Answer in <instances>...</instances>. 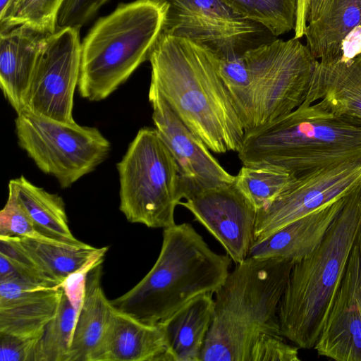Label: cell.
<instances>
[{
  "instance_id": "cell-34",
  "label": "cell",
  "mask_w": 361,
  "mask_h": 361,
  "mask_svg": "<svg viewBox=\"0 0 361 361\" xmlns=\"http://www.w3.org/2000/svg\"><path fill=\"white\" fill-rule=\"evenodd\" d=\"M104 256L97 257L69 275L60 285L71 304L79 312L86 290L87 277L94 267L103 262Z\"/></svg>"
},
{
  "instance_id": "cell-25",
  "label": "cell",
  "mask_w": 361,
  "mask_h": 361,
  "mask_svg": "<svg viewBox=\"0 0 361 361\" xmlns=\"http://www.w3.org/2000/svg\"><path fill=\"white\" fill-rule=\"evenodd\" d=\"M63 289L51 290L37 298L0 307V332L39 338L57 312Z\"/></svg>"
},
{
  "instance_id": "cell-26",
  "label": "cell",
  "mask_w": 361,
  "mask_h": 361,
  "mask_svg": "<svg viewBox=\"0 0 361 361\" xmlns=\"http://www.w3.org/2000/svg\"><path fill=\"white\" fill-rule=\"evenodd\" d=\"M294 174L270 165H243L234 184L257 211L267 206L295 180Z\"/></svg>"
},
{
  "instance_id": "cell-31",
  "label": "cell",
  "mask_w": 361,
  "mask_h": 361,
  "mask_svg": "<svg viewBox=\"0 0 361 361\" xmlns=\"http://www.w3.org/2000/svg\"><path fill=\"white\" fill-rule=\"evenodd\" d=\"M281 335L262 334L254 343L250 361H299L298 347L288 344Z\"/></svg>"
},
{
  "instance_id": "cell-19",
  "label": "cell",
  "mask_w": 361,
  "mask_h": 361,
  "mask_svg": "<svg viewBox=\"0 0 361 361\" xmlns=\"http://www.w3.org/2000/svg\"><path fill=\"white\" fill-rule=\"evenodd\" d=\"M348 195L284 226L264 238L255 240L247 257L298 261L307 256L319 245Z\"/></svg>"
},
{
  "instance_id": "cell-9",
  "label": "cell",
  "mask_w": 361,
  "mask_h": 361,
  "mask_svg": "<svg viewBox=\"0 0 361 361\" xmlns=\"http://www.w3.org/2000/svg\"><path fill=\"white\" fill-rule=\"evenodd\" d=\"M18 145L62 188H70L107 158L110 142L95 127L48 118L28 110L15 119Z\"/></svg>"
},
{
  "instance_id": "cell-22",
  "label": "cell",
  "mask_w": 361,
  "mask_h": 361,
  "mask_svg": "<svg viewBox=\"0 0 361 361\" xmlns=\"http://www.w3.org/2000/svg\"><path fill=\"white\" fill-rule=\"evenodd\" d=\"M102 274L101 263L87 275L67 361H90L106 329L114 306L104 292Z\"/></svg>"
},
{
  "instance_id": "cell-21",
  "label": "cell",
  "mask_w": 361,
  "mask_h": 361,
  "mask_svg": "<svg viewBox=\"0 0 361 361\" xmlns=\"http://www.w3.org/2000/svg\"><path fill=\"white\" fill-rule=\"evenodd\" d=\"M214 311L212 293L200 295L157 324L169 361H200Z\"/></svg>"
},
{
  "instance_id": "cell-10",
  "label": "cell",
  "mask_w": 361,
  "mask_h": 361,
  "mask_svg": "<svg viewBox=\"0 0 361 361\" xmlns=\"http://www.w3.org/2000/svg\"><path fill=\"white\" fill-rule=\"evenodd\" d=\"M163 33L190 39L224 58L244 54L274 37L226 0H164Z\"/></svg>"
},
{
  "instance_id": "cell-28",
  "label": "cell",
  "mask_w": 361,
  "mask_h": 361,
  "mask_svg": "<svg viewBox=\"0 0 361 361\" xmlns=\"http://www.w3.org/2000/svg\"><path fill=\"white\" fill-rule=\"evenodd\" d=\"M164 1V0H161ZM276 37L294 30L297 0H226Z\"/></svg>"
},
{
  "instance_id": "cell-3",
  "label": "cell",
  "mask_w": 361,
  "mask_h": 361,
  "mask_svg": "<svg viewBox=\"0 0 361 361\" xmlns=\"http://www.w3.org/2000/svg\"><path fill=\"white\" fill-rule=\"evenodd\" d=\"M243 165H270L296 176L338 162L361 160V118L338 114L321 101L245 133Z\"/></svg>"
},
{
  "instance_id": "cell-7",
  "label": "cell",
  "mask_w": 361,
  "mask_h": 361,
  "mask_svg": "<svg viewBox=\"0 0 361 361\" xmlns=\"http://www.w3.org/2000/svg\"><path fill=\"white\" fill-rule=\"evenodd\" d=\"M116 168L119 209L128 221L152 228L175 224L183 184L177 162L155 128L138 130Z\"/></svg>"
},
{
  "instance_id": "cell-37",
  "label": "cell",
  "mask_w": 361,
  "mask_h": 361,
  "mask_svg": "<svg viewBox=\"0 0 361 361\" xmlns=\"http://www.w3.org/2000/svg\"><path fill=\"white\" fill-rule=\"evenodd\" d=\"M358 239H359V242H360V248H361V228H360L359 233H358Z\"/></svg>"
},
{
  "instance_id": "cell-35",
  "label": "cell",
  "mask_w": 361,
  "mask_h": 361,
  "mask_svg": "<svg viewBox=\"0 0 361 361\" xmlns=\"http://www.w3.org/2000/svg\"><path fill=\"white\" fill-rule=\"evenodd\" d=\"M310 0H297L296 18L294 27V38L302 37L307 27V16Z\"/></svg>"
},
{
  "instance_id": "cell-11",
  "label": "cell",
  "mask_w": 361,
  "mask_h": 361,
  "mask_svg": "<svg viewBox=\"0 0 361 361\" xmlns=\"http://www.w3.org/2000/svg\"><path fill=\"white\" fill-rule=\"evenodd\" d=\"M79 30L66 27L47 36L25 99V109L55 121L73 123L81 43Z\"/></svg>"
},
{
  "instance_id": "cell-20",
  "label": "cell",
  "mask_w": 361,
  "mask_h": 361,
  "mask_svg": "<svg viewBox=\"0 0 361 361\" xmlns=\"http://www.w3.org/2000/svg\"><path fill=\"white\" fill-rule=\"evenodd\" d=\"M361 118V53L315 63L305 102Z\"/></svg>"
},
{
  "instance_id": "cell-32",
  "label": "cell",
  "mask_w": 361,
  "mask_h": 361,
  "mask_svg": "<svg viewBox=\"0 0 361 361\" xmlns=\"http://www.w3.org/2000/svg\"><path fill=\"white\" fill-rule=\"evenodd\" d=\"M109 0H65L61 8L57 30L66 27L80 29Z\"/></svg>"
},
{
  "instance_id": "cell-23",
  "label": "cell",
  "mask_w": 361,
  "mask_h": 361,
  "mask_svg": "<svg viewBox=\"0 0 361 361\" xmlns=\"http://www.w3.org/2000/svg\"><path fill=\"white\" fill-rule=\"evenodd\" d=\"M8 188L16 193L39 233L66 243L83 242L72 233L63 198L35 185L24 176L10 180Z\"/></svg>"
},
{
  "instance_id": "cell-27",
  "label": "cell",
  "mask_w": 361,
  "mask_h": 361,
  "mask_svg": "<svg viewBox=\"0 0 361 361\" xmlns=\"http://www.w3.org/2000/svg\"><path fill=\"white\" fill-rule=\"evenodd\" d=\"M78 314L63 290L56 314L37 340L34 361H67Z\"/></svg>"
},
{
  "instance_id": "cell-33",
  "label": "cell",
  "mask_w": 361,
  "mask_h": 361,
  "mask_svg": "<svg viewBox=\"0 0 361 361\" xmlns=\"http://www.w3.org/2000/svg\"><path fill=\"white\" fill-rule=\"evenodd\" d=\"M37 340L0 332V361H34Z\"/></svg>"
},
{
  "instance_id": "cell-17",
  "label": "cell",
  "mask_w": 361,
  "mask_h": 361,
  "mask_svg": "<svg viewBox=\"0 0 361 361\" xmlns=\"http://www.w3.org/2000/svg\"><path fill=\"white\" fill-rule=\"evenodd\" d=\"M90 361H169L163 333L114 307Z\"/></svg>"
},
{
  "instance_id": "cell-5",
  "label": "cell",
  "mask_w": 361,
  "mask_h": 361,
  "mask_svg": "<svg viewBox=\"0 0 361 361\" xmlns=\"http://www.w3.org/2000/svg\"><path fill=\"white\" fill-rule=\"evenodd\" d=\"M228 255L212 251L191 224L164 228L159 255L135 286L111 300L116 309L157 325L195 297L215 292L231 264Z\"/></svg>"
},
{
  "instance_id": "cell-24",
  "label": "cell",
  "mask_w": 361,
  "mask_h": 361,
  "mask_svg": "<svg viewBox=\"0 0 361 361\" xmlns=\"http://www.w3.org/2000/svg\"><path fill=\"white\" fill-rule=\"evenodd\" d=\"M21 246L50 278L61 283L92 260L105 256L107 247H94L85 243L73 245L42 235L18 237Z\"/></svg>"
},
{
  "instance_id": "cell-8",
  "label": "cell",
  "mask_w": 361,
  "mask_h": 361,
  "mask_svg": "<svg viewBox=\"0 0 361 361\" xmlns=\"http://www.w3.org/2000/svg\"><path fill=\"white\" fill-rule=\"evenodd\" d=\"M243 56L247 71L245 132L291 112L305 100L317 60L299 39H274Z\"/></svg>"
},
{
  "instance_id": "cell-18",
  "label": "cell",
  "mask_w": 361,
  "mask_h": 361,
  "mask_svg": "<svg viewBox=\"0 0 361 361\" xmlns=\"http://www.w3.org/2000/svg\"><path fill=\"white\" fill-rule=\"evenodd\" d=\"M25 25L0 32V87L5 99L20 113L47 36Z\"/></svg>"
},
{
  "instance_id": "cell-16",
  "label": "cell",
  "mask_w": 361,
  "mask_h": 361,
  "mask_svg": "<svg viewBox=\"0 0 361 361\" xmlns=\"http://www.w3.org/2000/svg\"><path fill=\"white\" fill-rule=\"evenodd\" d=\"M305 36L317 61L357 56L352 44L361 47V0H310Z\"/></svg>"
},
{
  "instance_id": "cell-12",
  "label": "cell",
  "mask_w": 361,
  "mask_h": 361,
  "mask_svg": "<svg viewBox=\"0 0 361 361\" xmlns=\"http://www.w3.org/2000/svg\"><path fill=\"white\" fill-rule=\"evenodd\" d=\"M360 183L361 160L336 163L297 176L290 187L257 212L255 240L348 195Z\"/></svg>"
},
{
  "instance_id": "cell-14",
  "label": "cell",
  "mask_w": 361,
  "mask_h": 361,
  "mask_svg": "<svg viewBox=\"0 0 361 361\" xmlns=\"http://www.w3.org/2000/svg\"><path fill=\"white\" fill-rule=\"evenodd\" d=\"M221 243L236 264L254 238L257 209L233 183L199 190L180 204Z\"/></svg>"
},
{
  "instance_id": "cell-1",
  "label": "cell",
  "mask_w": 361,
  "mask_h": 361,
  "mask_svg": "<svg viewBox=\"0 0 361 361\" xmlns=\"http://www.w3.org/2000/svg\"><path fill=\"white\" fill-rule=\"evenodd\" d=\"M150 84L214 153L240 149L245 130L219 71V57L190 39L161 32L149 57Z\"/></svg>"
},
{
  "instance_id": "cell-15",
  "label": "cell",
  "mask_w": 361,
  "mask_h": 361,
  "mask_svg": "<svg viewBox=\"0 0 361 361\" xmlns=\"http://www.w3.org/2000/svg\"><path fill=\"white\" fill-rule=\"evenodd\" d=\"M314 348L319 355L337 361H361V248L358 235Z\"/></svg>"
},
{
  "instance_id": "cell-30",
  "label": "cell",
  "mask_w": 361,
  "mask_h": 361,
  "mask_svg": "<svg viewBox=\"0 0 361 361\" xmlns=\"http://www.w3.org/2000/svg\"><path fill=\"white\" fill-rule=\"evenodd\" d=\"M41 235L18 200L13 190L8 188L7 201L0 212V235L33 237Z\"/></svg>"
},
{
  "instance_id": "cell-2",
  "label": "cell",
  "mask_w": 361,
  "mask_h": 361,
  "mask_svg": "<svg viewBox=\"0 0 361 361\" xmlns=\"http://www.w3.org/2000/svg\"><path fill=\"white\" fill-rule=\"evenodd\" d=\"M295 261L247 257L215 292L200 361H250L262 334L281 335L279 308Z\"/></svg>"
},
{
  "instance_id": "cell-36",
  "label": "cell",
  "mask_w": 361,
  "mask_h": 361,
  "mask_svg": "<svg viewBox=\"0 0 361 361\" xmlns=\"http://www.w3.org/2000/svg\"><path fill=\"white\" fill-rule=\"evenodd\" d=\"M16 1L17 0H0V22L8 17Z\"/></svg>"
},
{
  "instance_id": "cell-4",
  "label": "cell",
  "mask_w": 361,
  "mask_h": 361,
  "mask_svg": "<svg viewBox=\"0 0 361 361\" xmlns=\"http://www.w3.org/2000/svg\"><path fill=\"white\" fill-rule=\"evenodd\" d=\"M361 228V183L307 256L295 261L280 302V333L296 346L314 348L343 278Z\"/></svg>"
},
{
  "instance_id": "cell-29",
  "label": "cell",
  "mask_w": 361,
  "mask_h": 361,
  "mask_svg": "<svg viewBox=\"0 0 361 361\" xmlns=\"http://www.w3.org/2000/svg\"><path fill=\"white\" fill-rule=\"evenodd\" d=\"M65 0H17L8 17L0 22V32L25 25L44 34L57 30L58 18Z\"/></svg>"
},
{
  "instance_id": "cell-13",
  "label": "cell",
  "mask_w": 361,
  "mask_h": 361,
  "mask_svg": "<svg viewBox=\"0 0 361 361\" xmlns=\"http://www.w3.org/2000/svg\"><path fill=\"white\" fill-rule=\"evenodd\" d=\"M148 98L154 127L178 166L184 199L199 190L235 182V176L219 164L203 140L179 118L151 84Z\"/></svg>"
},
{
  "instance_id": "cell-6",
  "label": "cell",
  "mask_w": 361,
  "mask_h": 361,
  "mask_svg": "<svg viewBox=\"0 0 361 361\" xmlns=\"http://www.w3.org/2000/svg\"><path fill=\"white\" fill-rule=\"evenodd\" d=\"M166 13L164 1L136 0L99 18L81 43L80 95L100 101L123 84L149 59Z\"/></svg>"
}]
</instances>
